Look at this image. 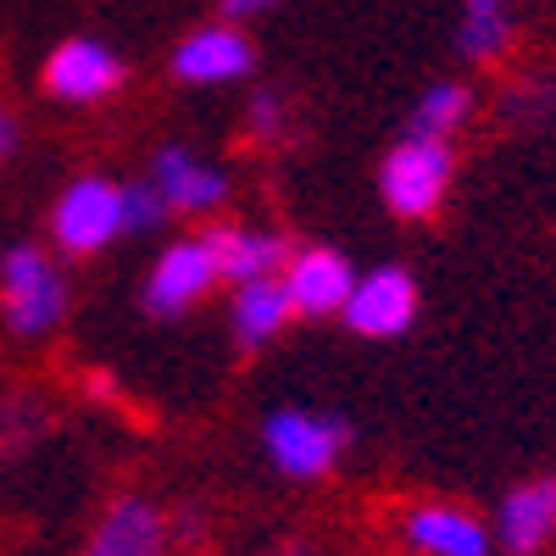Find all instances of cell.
<instances>
[{
  "label": "cell",
  "instance_id": "6",
  "mask_svg": "<svg viewBox=\"0 0 556 556\" xmlns=\"http://www.w3.org/2000/svg\"><path fill=\"white\" fill-rule=\"evenodd\" d=\"M217 285H223V278H217L206 235H184V240H173L156 256V267L146 278V312L151 317H184L195 301H206Z\"/></svg>",
  "mask_w": 556,
  "mask_h": 556
},
{
  "label": "cell",
  "instance_id": "21",
  "mask_svg": "<svg viewBox=\"0 0 556 556\" xmlns=\"http://www.w3.org/2000/svg\"><path fill=\"white\" fill-rule=\"evenodd\" d=\"M167 217H173V212H167L162 195L151 190V178H146V184H123V228H128V235H156Z\"/></svg>",
  "mask_w": 556,
  "mask_h": 556
},
{
  "label": "cell",
  "instance_id": "2",
  "mask_svg": "<svg viewBox=\"0 0 556 556\" xmlns=\"http://www.w3.org/2000/svg\"><path fill=\"white\" fill-rule=\"evenodd\" d=\"M262 451L273 462V473H285L295 484L329 479L340 468V456L351 451V424L334 412H312V406H278L262 424Z\"/></svg>",
  "mask_w": 556,
  "mask_h": 556
},
{
  "label": "cell",
  "instance_id": "7",
  "mask_svg": "<svg viewBox=\"0 0 556 556\" xmlns=\"http://www.w3.org/2000/svg\"><path fill=\"white\" fill-rule=\"evenodd\" d=\"M401 540L412 556H495V534L479 513L456 501H417L401 513Z\"/></svg>",
  "mask_w": 556,
  "mask_h": 556
},
{
  "label": "cell",
  "instance_id": "8",
  "mask_svg": "<svg viewBox=\"0 0 556 556\" xmlns=\"http://www.w3.org/2000/svg\"><path fill=\"white\" fill-rule=\"evenodd\" d=\"M151 190L162 195L167 212L184 217H206L228 201V173L206 156H195L190 146H162L151 162Z\"/></svg>",
  "mask_w": 556,
  "mask_h": 556
},
{
  "label": "cell",
  "instance_id": "10",
  "mask_svg": "<svg viewBox=\"0 0 556 556\" xmlns=\"http://www.w3.org/2000/svg\"><path fill=\"white\" fill-rule=\"evenodd\" d=\"M117 84H123V62L101 39H67L51 51V62H45V89L67 106H96Z\"/></svg>",
  "mask_w": 556,
  "mask_h": 556
},
{
  "label": "cell",
  "instance_id": "14",
  "mask_svg": "<svg viewBox=\"0 0 556 556\" xmlns=\"http://www.w3.org/2000/svg\"><path fill=\"white\" fill-rule=\"evenodd\" d=\"M256 67V51L240 28H201L173 51V78L184 84H235Z\"/></svg>",
  "mask_w": 556,
  "mask_h": 556
},
{
  "label": "cell",
  "instance_id": "16",
  "mask_svg": "<svg viewBox=\"0 0 556 556\" xmlns=\"http://www.w3.org/2000/svg\"><path fill=\"white\" fill-rule=\"evenodd\" d=\"M513 45V0H462L456 51L468 62H501Z\"/></svg>",
  "mask_w": 556,
  "mask_h": 556
},
{
  "label": "cell",
  "instance_id": "24",
  "mask_svg": "<svg viewBox=\"0 0 556 556\" xmlns=\"http://www.w3.org/2000/svg\"><path fill=\"white\" fill-rule=\"evenodd\" d=\"M267 556H317V551H312L306 540H278V545H273Z\"/></svg>",
  "mask_w": 556,
  "mask_h": 556
},
{
  "label": "cell",
  "instance_id": "13",
  "mask_svg": "<svg viewBox=\"0 0 556 556\" xmlns=\"http://www.w3.org/2000/svg\"><path fill=\"white\" fill-rule=\"evenodd\" d=\"M206 245L217 262L223 285H256V278H278L290 262V240L273 228H251V223H217L206 228Z\"/></svg>",
  "mask_w": 556,
  "mask_h": 556
},
{
  "label": "cell",
  "instance_id": "12",
  "mask_svg": "<svg viewBox=\"0 0 556 556\" xmlns=\"http://www.w3.org/2000/svg\"><path fill=\"white\" fill-rule=\"evenodd\" d=\"M278 278H285V290H290L295 317H334L345 306L351 285H356V267L329 245H306V251H290Z\"/></svg>",
  "mask_w": 556,
  "mask_h": 556
},
{
  "label": "cell",
  "instance_id": "23",
  "mask_svg": "<svg viewBox=\"0 0 556 556\" xmlns=\"http://www.w3.org/2000/svg\"><path fill=\"white\" fill-rule=\"evenodd\" d=\"M273 0H223V17L228 23H240V17H256V12H267Z\"/></svg>",
  "mask_w": 556,
  "mask_h": 556
},
{
  "label": "cell",
  "instance_id": "11",
  "mask_svg": "<svg viewBox=\"0 0 556 556\" xmlns=\"http://www.w3.org/2000/svg\"><path fill=\"white\" fill-rule=\"evenodd\" d=\"M78 556H167V513L151 495H117Z\"/></svg>",
  "mask_w": 556,
  "mask_h": 556
},
{
  "label": "cell",
  "instance_id": "1",
  "mask_svg": "<svg viewBox=\"0 0 556 556\" xmlns=\"http://www.w3.org/2000/svg\"><path fill=\"white\" fill-rule=\"evenodd\" d=\"M67 306H73L67 273L39 245H12L7 256H0V323H7L12 340L56 334Z\"/></svg>",
  "mask_w": 556,
  "mask_h": 556
},
{
  "label": "cell",
  "instance_id": "15",
  "mask_svg": "<svg viewBox=\"0 0 556 556\" xmlns=\"http://www.w3.org/2000/svg\"><path fill=\"white\" fill-rule=\"evenodd\" d=\"M290 290L285 278H256V285H235V306H228V323H235V340L240 351H262L273 345L278 334L290 329Z\"/></svg>",
  "mask_w": 556,
  "mask_h": 556
},
{
  "label": "cell",
  "instance_id": "20",
  "mask_svg": "<svg viewBox=\"0 0 556 556\" xmlns=\"http://www.w3.org/2000/svg\"><path fill=\"white\" fill-rule=\"evenodd\" d=\"M45 424H51V412H45L39 395H28V390L7 395L0 401V451H23L28 440L45 434Z\"/></svg>",
  "mask_w": 556,
  "mask_h": 556
},
{
  "label": "cell",
  "instance_id": "22",
  "mask_svg": "<svg viewBox=\"0 0 556 556\" xmlns=\"http://www.w3.org/2000/svg\"><path fill=\"white\" fill-rule=\"evenodd\" d=\"M195 540H206V506H178V513H167V551H190Z\"/></svg>",
  "mask_w": 556,
  "mask_h": 556
},
{
  "label": "cell",
  "instance_id": "5",
  "mask_svg": "<svg viewBox=\"0 0 556 556\" xmlns=\"http://www.w3.org/2000/svg\"><path fill=\"white\" fill-rule=\"evenodd\" d=\"M340 317H345V329L362 334V340H401L417 323V278L406 267L356 273Z\"/></svg>",
  "mask_w": 556,
  "mask_h": 556
},
{
  "label": "cell",
  "instance_id": "17",
  "mask_svg": "<svg viewBox=\"0 0 556 556\" xmlns=\"http://www.w3.org/2000/svg\"><path fill=\"white\" fill-rule=\"evenodd\" d=\"M473 117V89L456 84V78H440L429 84L412 106V134H429V139H451L462 123Z\"/></svg>",
  "mask_w": 556,
  "mask_h": 556
},
{
  "label": "cell",
  "instance_id": "18",
  "mask_svg": "<svg viewBox=\"0 0 556 556\" xmlns=\"http://www.w3.org/2000/svg\"><path fill=\"white\" fill-rule=\"evenodd\" d=\"M556 117V78L545 73H523L501 89V123L506 128H540Z\"/></svg>",
  "mask_w": 556,
  "mask_h": 556
},
{
  "label": "cell",
  "instance_id": "9",
  "mask_svg": "<svg viewBox=\"0 0 556 556\" xmlns=\"http://www.w3.org/2000/svg\"><path fill=\"white\" fill-rule=\"evenodd\" d=\"M495 551L506 556H540L556 540V479H523L518 490H506L495 506Z\"/></svg>",
  "mask_w": 556,
  "mask_h": 556
},
{
  "label": "cell",
  "instance_id": "19",
  "mask_svg": "<svg viewBox=\"0 0 556 556\" xmlns=\"http://www.w3.org/2000/svg\"><path fill=\"white\" fill-rule=\"evenodd\" d=\"M295 128V106L285 89H256L251 106H245V134L256 139V146H285Z\"/></svg>",
  "mask_w": 556,
  "mask_h": 556
},
{
  "label": "cell",
  "instance_id": "3",
  "mask_svg": "<svg viewBox=\"0 0 556 556\" xmlns=\"http://www.w3.org/2000/svg\"><path fill=\"white\" fill-rule=\"evenodd\" d=\"M456 178V151L451 139H429V134H406L401 146L384 156L379 167V195L395 217L424 223L445 206V190Z\"/></svg>",
  "mask_w": 556,
  "mask_h": 556
},
{
  "label": "cell",
  "instance_id": "25",
  "mask_svg": "<svg viewBox=\"0 0 556 556\" xmlns=\"http://www.w3.org/2000/svg\"><path fill=\"white\" fill-rule=\"evenodd\" d=\"M12 146H17V123H12L7 112H0V156H7Z\"/></svg>",
  "mask_w": 556,
  "mask_h": 556
},
{
  "label": "cell",
  "instance_id": "4",
  "mask_svg": "<svg viewBox=\"0 0 556 556\" xmlns=\"http://www.w3.org/2000/svg\"><path fill=\"white\" fill-rule=\"evenodd\" d=\"M123 235H128V228H123V184H112L101 173H84V178H73L67 190L56 195V212H51L56 251L96 256V251H106Z\"/></svg>",
  "mask_w": 556,
  "mask_h": 556
}]
</instances>
